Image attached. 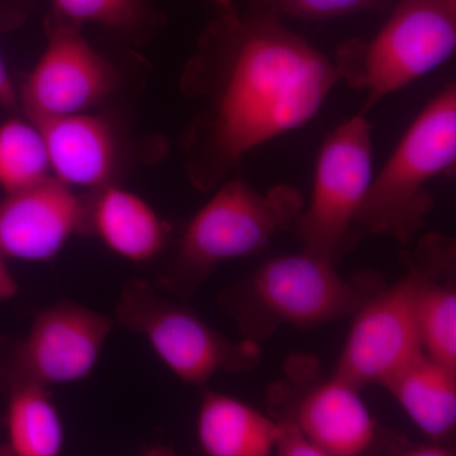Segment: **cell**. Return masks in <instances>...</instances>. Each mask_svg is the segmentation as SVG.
Listing matches in <instances>:
<instances>
[{
    "label": "cell",
    "mask_w": 456,
    "mask_h": 456,
    "mask_svg": "<svg viewBox=\"0 0 456 456\" xmlns=\"http://www.w3.org/2000/svg\"><path fill=\"white\" fill-rule=\"evenodd\" d=\"M218 8V13H227V12L236 11L235 2L233 0H213Z\"/></svg>",
    "instance_id": "484cf974"
},
{
    "label": "cell",
    "mask_w": 456,
    "mask_h": 456,
    "mask_svg": "<svg viewBox=\"0 0 456 456\" xmlns=\"http://www.w3.org/2000/svg\"><path fill=\"white\" fill-rule=\"evenodd\" d=\"M86 202L50 176L7 194L0 203V255L29 263L55 259L75 233L86 231Z\"/></svg>",
    "instance_id": "8fae6325"
},
{
    "label": "cell",
    "mask_w": 456,
    "mask_h": 456,
    "mask_svg": "<svg viewBox=\"0 0 456 456\" xmlns=\"http://www.w3.org/2000/svg\"><path fill=\"white\" fill-rule=\"evenodd\" d=\"M114 318L71 301L45 308L18 350L20 384L82 382L97 365Z\"/></svg>",
    "instance_id": "30bf717a"
},
{
    "label": "cell",
    "mask_w": 456,
    "mask_h": 456,
    "mask_svg": "<svg viewBox=\"0 0 456 456\" xmlns=\"http://www.w3.org/2000/svg\"><path fill=\"white\" fill-rule=\"evenodd\" d=\"M86 231L113 254L137 264L155 259L169 236V227L145 200L114 184L94 191L86 202Z\"/></svg>",
    "instance_id": "5bb4252c"
},
{
    "label": "cell",
    "mask_w": 456,
    "mask_h": 456,
    "mask_svg": "<svg viewBox=\"0 0 456 456\" xmlns=\"http://www.w3.org/2000/svg\"><path fill=\"white\" fill-rule=\"evenodd\" d=\"M301 191L289 184L260 193L241 178H230L189 222L159 288L188 298L228 260L260 253L294 226L305 208Z\"/></svg>",
    "instance_id": "3957f363"
},
{
    "label": "cell",
    "mask_w": 456,
    "mask_h": 456,
    "mask_svg": "<svg viewBox=\"0 0 456 456\" xmlns=\"http://www.w3.org/2000/svg\"><path fill=\"white\" fill-rule=\"evenodd\" d=\"M285 17L305 20H331L362 13L383 11L393 0H279Z\"/></svg>",
    "instance_id": "44dd1931"
},
{
    "label": "cell",
    "mask_w": 456,
    "mask_h": 456,
    "mask_svg": "<svg viewBox=\"0 0 456 456\" xmlns=\"http://www.w3.org/2000/svg\"><path fill=\"white\" fill-rule=\"evenodd\" d=\"M422 273L416 265L407 277L386 285L360 307L335 374L360 387L384 384L422 349L419 296Z\"/></svg>",
    "instance_id": "ba28073f"
},
{
    "label": "cell",
    "mask_w": 456,
    "mask_h": 456,
    "mask_svg": "<svg viewBox=\"0 0 456 456\" xmlns=\"http://www.w3.org/2000/svg\"><path fill=\"white\" fill-rule=\"evenodd\" d=\"M11 449L20 456H56L64 449L61 417L46 387L18 384L8 410Z\"/></svg>",
    "instance_id": "e0dca14e"
},
{
    "label": "cell",
    "mask_w": 456,
    "mask_h": 456,
    "mask_svg": "<svg viewBox=\"0 0 456 456\" xmlns=\"http://www.w3.org/2000/svg\"><path fill=\"white\" fill-rule=\"evenodd\" d=\"M18 293V285L11 274L4 259L0 255V302L9 301L14 298Z\"/></svg>",
    "instance_id": "cb8c5ba5"
},
{
    "label": "cell",
    "mask_w": 456,
    "mask_h": 456,
    "mask_svg": "<svg viewBox=\"0 0 456 456\" xmlns=\"http://www.w3.org/2000/svg\"><path fill=\"white\" fill-rule=\"evenodd\" d=\"M49 44L20 89L29 121L83 113L114 94L116 69L80 32V26L55 16L47 26Z\"/></svg>",
    "instance_id": "9c48e42d"
},
{
    "label": "cell",
    "mask_w": 456,
    "mask_h": 456,
    "mask_svg": "<svg viewBox=\"0 0 456 456\" xmlns=\"http://www.w3.org/2000/svg\"><path fill=\"white\" fill-rule=\"evenodd\" d=\"M279 435L274 452L281 456H325L322 450L314 445L307 435L290 419L278 421Z\"/></svg>",
    "instance_id": "7402d4cb"
},
{
    "label": "cell",
    "mask_w": 456,
    "mask_h": 456,
    "mask_svg": "<svg viewBox=\"0 0 456 456\" xmlns=\"http://www.w3.org/2000/svg\"><path fill=\"white\" fill-rule=\"evenodd\" d=\"M456 0H398L374 37L351 38L334 57L340 82L364 92L362 113L454 55Z\"/></svg>",
    "instance_id": "5b68a950"
},
{
    "label": "cell",
    "mask_w": 456,
    "mask_h": 456,
    "mask_svg": "<svg viewBox=\"0 0 456 456\" xmlns=\"http://www.w3.org/2000/svg\"><path fill=\"white\" fill-rule=\"evenodd\" d=\"M113 318L127 331L143 336L171 373L191 386H206L221 371L245 373L260 364L257 342L228 340L145 279L125 284Z\"/></svg>",
    "instance_id": "8992f818"
},
{
    "label": "cell",
    "mask_w": 456,
    "mask_h": 456,
    "mask_svg": "<svg viewBox=\"0 0 456 456\" xmlns=\"http://www.w3.org/2000/svg\"><path fill=\"white\" fill-rule=\"evenodd\" d=\"M279 0H248L218 13L185 65L194 106L183 139L191 184L213 191L251 150L298 130L340 82L332 57L285 26Z\"/></svg>",
    "instance_id": "6da1fadb"
},
{
    "label": "cell",
    "mask_w": 456,
    "mask_h": 456,
    "mask_svg": "<svg viewBox=\"0 0 456 456\" xmlns=\"http://www.w3.org/2000/svg\"><path fill=\"white\" fill-rule=\"evenodd\" d=\"M325 456L362 454L375 437L373 417L358 387L334 375L303 393L290 417Z\"/></svg>",
    "instance_id": "4fadbf2b"
},
{
    "label": "cell",
    "mask_w": 456,
    "mask_h": 456,
    "mask_svg": "<svg viewBox=\"0 0 456 456\" xmlns=\"http://www.w3.org/2000/svg\"><path fill=\"white\" fill-rule=\"evenodd\" d=\"M383 386L428 436L443 440L454 432L456 370L422 351Z\"/></svg>",
    "instance_id": "2e32d148"
},
{
    "label": "cell",
    "mask_w": 456,
    "mask_h": 456,
    "mask_svg": "<svg viewBox=\"0 0 456 456\" xmlns=\"http://www.w3.org/2000/svg\"><path fill=\"white\" fill-rule=\"evenodd\" d=\"M422 273L419 326L424 353L456 370V290L454 281H440V264L416 265Z\"/></svg>",
    "instance_id": "ac0fdd59"
},
{
    "label": "cell",
    "mask_w": 456,
    "mask_h": 456,
    "mask_svg": "<svg viewBox=\"0 0 456 456\" xmlns=\"http://www.w3.org/2000/svg\"><path fill=\"white\" fill-rule=\"evenodd\" d=\"M56 16L82 25L93 23L132 32L145 20V0H53Z\"/></svg>",
    "instance_id": "ffe728a7"
},
{
    "label": "cell",
    "mask_w": 456,
    "mask_h": 456,
    "mask_svg": "<svg viewBox=\"0 0 456 456\" xmlns=\"http://www.w3.org/2000/svg\"><path fill=\"white\" fill-rule=\"evenodd\" d=\"M373 176L371 125L359 113L321 146L311 202L294 224L302 251L335 263L349 250L358 239L356 217Z\"/></svg>",
    "instance_id": "52a82bcc"
},
{
    "label": "cell",
    "mask_w": 456,
    "mask_h": 456,
    "mask_svg": "<svg viewBox=\"0 0 456 456\" xmlns=\"http://www.w3.org/2000/svg\"><path fill=\"white\" fill-rule=\"evenodd\" d=\"M407 454L415 456H445L452 455V452H450L449 449L444 448V446L431 445L411 449Z\"/></svg>",
    "instance_id": "d4e9b609"
},
{
    "label": "cell",
    "mask_w": 456,
    "mask_h": 456,
    "mask_svg": "<svg viewBox=\"0 0 456 456\" xmlns=\"http://www.w3.org/2000/svg\"><path fill=\"white\" fill-rule=\"evenodd\" d=\"M4 454V450L0 449V455Z\"/></svg>",
    "instance_id": "4316f807"
},
{
    "label": "cell",
    "mask_w": 456,
    "mask_h": 456,
    "mask_svg": "<svg viewBox=\"0 0 456 456\" xmlns=\"http://www.w3.org/2000/svg\"><path fill=\"white\" fill-rule=\"evenodd\" d=\"M197 434L207 455L266 456L274 452L279 424L240 399L206 392Z\"/></svg>",
    "instance_id": "9a60e30c"
},
{
    "label": "cell",
    "mask_w": 456,
    "mask_h": 456,
    "mask_svg": "<svg viewBox=\"0 0 456 456\" xmlns=\"http://www.w3.org/2000/svg\"><path fill=\"white\" fill-rule=\"evenodd\" d=\"M456 163V86L450 83L416 117L383 169L373 176L356 217L358 237L407 244L434 207L428 185Z\"/></svg>",
    "instance_id": "277c9868"
},
{
    "label": "cell",
    "mask_w": 456,
    "mask_h": 456,
    "mask_svg": "<svg viewBox=\"0 0 456 456\" xmlns=\"http://www.w3.org/2000/svg\"><path fill=\"white\" fill-rule=\"evenodd\" d=\"M384 287L373 272L341 277L334 263L305 253L269 260L218 296L246 340H268L279 327L316 329L355 314Z\"/></svg>",
    "instance_id": "7a4b0ae2"
},
{
    "label": "cell",
    "mask_w": 456,
    "mask_h": 456,
    "mask_svg": "<svg viewBox=\"0 0 456 456\" xmlns=\"http://www.w3.org/2000/svg\"><path fill=\"white\" fill-rule=\"evenodd\" d=\"M20 97H18L16 89L0 55V106L17 107Z\"/></svg>",
    "instance_id": "603a6c76"
},
{
    "label": "cell",
    "mask_w": 456,
    "mask_h": 456,
    "mask_svg": "<svg viewBox=\"0 0 456 456\" xmlns=\"http://www.w3.org/2000/svg\"><path fill=\"white\" fill-rule=\"evenodd\" d=\"M49 154L40 128L32 121L0 125V187L5 193L35 187L49 179Z\"/></svg>",
    "instance_id": "d6986e66"
},
{
    "label": "cell",
    "mask_w": 456,
    "mask_h": 456,
    "mask_svg": "<svg viewBox=\"0 0 456 456\" xmlns=\"http://www.w3.org/2000/svg\"><path fill=\"white\" fill-rule=\"evenodd\" d=\"M33 123L46 143L53 178L92 191L113 184L118 143L110 122L83 112Z\"/></svg>",
    "instance_id": "7c38bea8"
}]
</instances>
